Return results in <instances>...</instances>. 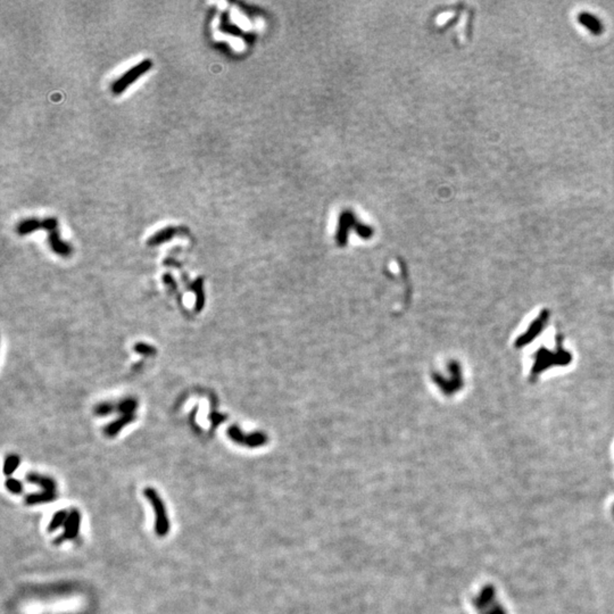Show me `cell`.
I'll list each match as a JSON object with an SVG mask.
<instances>
[{"label": "cell", "instance_id": "cell-1", "mask_svg": "<svg viewBox=\"0 0 614 614\" xmlns=\"http://www.w3.org/2000/svg\"><path fill=\"white\" fill-rule=\"evenodd\" d=\"M572 362V355L569 351L558 347L557 351H550L541 347L535 354V363L531 370L532 376H538L540 372L552 367H567Z\"/></svg>", "mask_w": 614, "mask_h": 614}, {"label": "cell", "instance_id": "cell-2", "mask_svg": "<svg viewBox=\"0 0 614 614\" xmlns=\"http://www.w3.org/2000/svg\"><path fill=\"white\" fill-rule=\"evenodd\" d=\"M143 496L149 500L155 513V532L160 537L166 536L170 531V520L164 500L151 487L143 489Z\"/></svg>", "mask_w": 614, "mask_h": 614}, {"label": "cell", "instance_id": "cell-3", "mask_svg": "<svg viewBox=\"0 0 614 614\" xmlns=\"http://www.w3.org/2000/svg\"><path fill=\"white\" fill-rule=\"evenodd\" d=\"M152 62L150 60H143L133 67H131L129 71L120 76L119 79L115 80V82L112 84V91L114 94H120L124 91L126 88H129L135 80L141 78L143 74L151 69Z\"/></svg>", "mask_w": 614, "mask_h": 614}, {"label": "cell", "instance_id": "cell-4", "mask_svg": "<svg viewBox=\"0 0 614 614\" xmlns=\"http://www.w3.org/2000/svg\"><path fill=\"white\" fill-rule=\"evenodd\" d=\"M548 319H549V311L546 309L541 311L540 314L538 315V318L535 319V321L530 324L529 329H528V330L523 333V335H521L517 339V341H516L517 348H522V347H525L526 345L534 341L536 338L538 337L541 332H543L545 326L548 322Z\"/></svg>", "mask_w": 614, "mask_h": 614}, {"label": "cell", "instance_id": "cell-5", "mask_svg": "<svg viewBox=\"0 0 614 614\" xmlns=\"http://www.w3.org/2000/svg\"><path fill=\"white\" fill-rule=\"evenodd\" d=\"M228 436L232 441L237 442L239 445H245L247 447H260L265 444L266 440H268L266 439V436L263 435V433L255 432L249 433V435H245V433L236 426L229 428Z\"/></svg>", "mask_w": 614, "mask_h": 614}, {"label": "cell", "instance_id": "cell-6", "mask_svg": "<svg viewBox=\"0 0 614 614\" xmlns=\"http://www.w3.org/2000/svg\"><path fill=\"white\" fill-rule=\"evenodd\" d=\"M80 526H81V514L79 512V509L73 508L71 511V513L69 514V518H67V521L64 526V532H63L62 535L58 536L57 538L54 540V544L61 545L63 543H65V541H67V540L75 539L79 535Z\"/></svg>", "mask_w": 614, "mask_h": 614}, {"label": "cell", "instance_id": "cell-7", "mask_svg": "<svg viewBox=\"0 0 614 614\" xmlns=\"http://www.w3.org/2000/svg\"><path fill=\"white\" fill-rule=\"evenodd\" d=\"M494 603H495V588L490 585L484 587L482 590L480 591V594L478 595L475 599H473V604H475L476 608L480 613L486 611V609L490 607Z\"/></svg>", "mask_w": 614, "mask_h": 614}, {"label": "cell", "instance_id": "cell-8", "mask_svg": "<svg viewBox=\"0 0 614 614\" xmlns=\"http://www.w3.org/2000/svg\"><path fill=\"white\" fill-rule=\"evenodd\" d=\"M48 241H49V245H50L53 251H55L56 254L63 256V257H67L71 255L72 248L69 243L65 242L64 240H62L60 237V232H58V229L53 230V231L49 232Z\"/></svg>", "mask_w": 614, "mask_h": 614}, {"label": "cell", "instance_id": "cell-9", "mask_svg": "<svg viewBox=\"0 0 614 614\" xmlns=\"http://www.w3.org/2000/svg\"><path fill=\"white\" fill-rule=\"evenodd\" d=\"M26 480L31 482V484L41 487L44 493L56 494V481L53 480L52 478L39 475V473L35 472H30L26 475Z\"/></svg>", "mask_w": 614, "mask_h": 614}, {"label": "cell", "instance_id": "cell-10", "mask_svg": "<svg viewBox=\"0 0 614 614\" xmlns=\"http://www.w3.org/2000/svg\"><path fill=\"white\" fill-rule=\"evenodd\" d=\"M134 420H135L134 414L121 415V417L119 419H116L115 421L108 423L105 427V429H104V432H105V435L107 437H115L117 433L121 432L122 429H123L125 426H128V424H130L131 422H133Z\"/></svg>", "mask_w": 614, "mask_h": 614}, {"label": "cell", "instance_id": "cell-11", "mask_svg": "<svg viewBox=\"0 0 614 614\" xmlns=\"http://www.w3.org/2000/svg\"><path fill=\"white\" fill-rule=\"evenodd\" d=\"M178 233V228L175 227H168L160 230V231H157L155 234H152V236L148 239L147 243L149 246H160L162 243L168 242L170 241L171 239H173L175 236H177Z\"/></svg>", "mask_w": 614, "mask_h": 614}, {"label": "cell", "instance_id": "cell-12", "mask_svg": "<svg viewBox=\"0 0 614 614\" xmlns=\"http://www.w3.org/2000/svg\"><path fill=\"white\" fill-rule=\"evenodd\" d=\"M578 21L581 25L586 26L587 30H589L591 33L599 34L603 32V24L602 22L597 20V17L590 15L588 13H581L578 16Z\"/></svg>", "mask_w": 614, "mask_h": 614}, {"label": "cell", "instance_id": "cell-13", "mask_svg": "<svg viewBox=\"0 0 614 614\" xmlns=\"http://www.w3.org/2000/svg\"><path fill=\"white\" fill-rule=\"evenodd\" d=\"M40 229H43L42 221H39L37 219H28L19 223L16 231L17 233L21 234V236H25V234L32 233Z\"/></svg>", "mask_w": 614, "mask_h": 614}, {"label": "cell", "instance_id": "cell-14", "mask_svg": "<svg viewBox=\"0 0 614 614\" xmlns=\"http://www.w3.org/2000/svg\"><path fill=\"white\" fill-rule=\"evenodd\" d=\"M191 289L195 291L196 295V311L200 312L202 307L205 305V292H204V280L202 278H198L191 283Z\"/></svg>", "mask_w": 614, "mask_h": 614}, {"label": "cell", "instance_id": "cell-15", "mask_svg": "<svg viewBox=\"0 0 614 614\" xmlns=\"http://www.w3.org/2000/svg\"><path fill=\"white\" fill-rule=\"evenodd\" d=\"M56 497H57L56 494H49V493H44V491H42V493H40V494H32V495L26 496L25 504L32 506V505L50 503L54 499H56Z\"/></svg>", "mask_w": 614, "mask_h": 614}, {"label": "cell", "instance_id": "cell-16", "mask_svg": "<svg viewBox=\"0 0 614 614\" xmlns=\"http://www.w3.org/2000/svg\"><path fill=\"white\" fill-rule=\"evenodd\" d=\"M137 407L138 401L135 400V398H133V397H128V398H124L116 405V411L122 415L134 414V411L137 410Z\"/></svg>", "mask_w": 614, "mask_h": 614}, {"label": "cell", "instance_id": "cell-17", "mask_svg": "<svg viewBox=\"0 0 614 614\" xmlns=\"http://www.w3.org/2000/svg\"><path fill=\"white\" fill-rule=\"evenodd\" d=\"M69 514L70 513H67L65 509H61V511H58L54 514L52 521L48 526V531L54 532L55 530H57L58 528L65 526L67 518H69Z\"/></svg>", "mask_w": 614, "mask_h": 614}, {"label": "cell", "instance_id": "cell-18", "mask_svg": "<svg viewBox=\"0 0 614 614\" xmlns=\"http://www.w3.org/2000/svg\"><path fill=\"white\" fill-rule=\"evenodd\" d=\"M20 464H21V458L19 455H16V454L8 455L5 459V463H4V473H5L6 476L13 475V473L15 472L16 469L20 467Z\"/></svg>", "mask_w": 614, "mask_h": 614}, {"label": "cell", "instance_id": "cell-19", "mask_svg": "<svg viewBox=\"0 0 614 614\" xmlns=\"http://www.w3.org/2000/svg\"><path fill=\"white\" fill-rule=\"evenodd\" d=\"M116 411V405L113 403H108V401H104V403L98 404L96 407H94L93 412L98 417H106V415H110L112 413H114Z\"/></svg>", "mask_w": 614, "mask_h": 614}, {"label": "cell", "instance_id": "cell-20", "mask_svg": "<svg viewBox=\"0 0 614 614\" xmlns=\"http://www.w3.org/2000/svg\"><path fill=\"white\" fill-rule=\"evenodd\" d=\"M133 350L135 353L143 356H155L157 353V349L155 347L146 344V342H137V344L133 346Z\"/></svg>", "mask_w": 614, "mask_h": 614}, {"label": "cell", "instance_id": "cell-21", "mask_svg": "<svg viewBox=\"0 0 614 614\" xmlns=\"http://www.w3.org/2000/svg\"><path fill=\"white\" fill-rule=\"evenodd\" d=\"M5 485H6V488L13 494L20 495L23 493V485H22V482L20 480L14 479V478H10V479H7Z\"/></svg>", "mask_w": 614, "mask_h": 614}, {"label": "cell", "instance_id": "cell-22", "mask_svg": "<svg viewBox=\"0 0 614 614\" xmlns=\"http://www.w3.org/2000/svg\"><path fill=\"white\" fill-rule=\"evenodd\" d=\"M481 614H506V612H505V609L502 605H499L495 602L490 607L487 608L486 611H484Z\"/></svg>", "mask_w": 614, "mask_h": 614}, {"label": "cell", "instance_id": "cell-23", "mask_svg": "<svg viewBox=\"0 0 614 614\" xmlns=\"http://www.w3.org/2000/svg\"><path fill=\"white\" fill-rule=\"evenodd\" d=\"M210 420H211V422L213 423V426H218V424L222 423L224 421L225 417H224V415H222V414L218 413V412H212L210 414Z\"/></svg>", "mask_w": 614, "mask_h": 614}, {"label": "cell", "instance_id": "cell-24", "mask_svg": "<svg viewBox=\"0 0 614 614\" xmlns=\"http://www.w3.org/2000/svg\"><path fill=\"white\" fill-rule=\"evenodd\" d=\"M162 279H163V282L166 284V286L173 288L174 290H175V289H177V282H175V280H174L172 274L165 273Z\"/></svg>", "mask_w": 614, "mask_h": 614}, {"label": "cell", "instance_id": "cell-25", "mask_svg": "<svg viewBox=\"0 0 614 614\" xmlns=\"http://www.w3.org/2000/svg\"><path fill=\"white\" fill-rule=\"evenodd\" d=\"M613 511H614V508H613Z\"/></svg>", "mask_w": 614, "mask_h": 614}]
</instances>
